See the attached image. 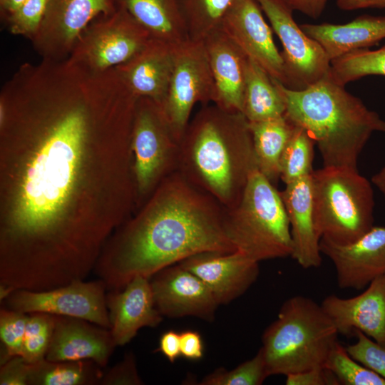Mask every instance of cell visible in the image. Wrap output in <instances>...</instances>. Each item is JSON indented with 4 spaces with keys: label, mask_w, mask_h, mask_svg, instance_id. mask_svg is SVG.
Returning <instances> with one entry per match:
<instances>
[{
    "label": "cell",
    "mask_w": 385,
    "mask_h": 385,
    "mask_svg": "<svg viewBox=\"0 0 385 385\" xmlns=\"http://www.w3.org/2000/svg\"><path fill=\"white\" fill-rule=\"evenodd\" d=\"M155 351L161 352L168 360L174 363L181 355L180 333L174 330L164 332L159 340V346Z\"/></svg>",
    "instance_id": "42"
},
{
    "label": "cell",
    "mask_w": 385,
    "mask_h": 385,
    "mask_svg": "<svg viewBox=\"0 0 385 385\" xmlns=\"http://www.w3.org/2000/svg\"><path fill=\"white\" fill-rule=\"evenodd\" d=\"M293 10L312 18L317 19L325 9L327 0H284Z\"/></svg>",
    "instance_id": "43"
},
{
    "label": "cell",
    "mask_w": 385,
    "mask_h": 385,
    "mask_svg": "<svg viewBox=\"0 0 385 385\" xmlns=\"http://www.w3.org/2000/svg\"><path fill=\"white\" fill-rule=\"evenodd\" d=\"M285 111L274 78L248 58L242 113L249 122H256L282 116Z\"/></svg>",
    "instance_id": "27"
},
{
    "label": "cell",
    "mask_w": 385,
    "mask_h": 385,
    "mask_svg": "<svg viewBox=\"0 0 385 385\" xmlns=\"http://www.w3.org/2000/svg\"><path fill=\"white\" fill-rule=\"evenodd\" d=\"M178 264L197 276L211 290L219 305L228 304L244 294L260 272L259 262L238 250L200 252Z\"/></svg>",
    "instance_id": "17"
},
{
    "label": "cell",
    "mask_w": 385,
    "mask_h": 385,
    "mask_svg": "<svg viewBox=\"0 0 385 385\" xmlns=\"http://www.w3.org/2000/svg\"><path fill=\"white\" fill-rule=\"evenodd\" d=\"M321 253L332 262L338 286L361 290L385 274V227L374 226L356 241L337 245L320 239Z\"/></svg>",
    "instance_id": "16"
},
{
    "label": "cell",
    "mask_w": 385,
    "mask_h": 385,
    "mask_svg": "<svg viewBox=\"0 0 385 385\" xmlns=\"http://www.w3.org/2000/svg\"><path fill=\"white\" fill-rule=\"evenodd\" d=\"M177 48L152 38L139 53L115 68L135 96L150 98L161 105L168 91Z\"/></svg>",
    "instance_id": "23"
},
{
    "label": "cell",
    "mask_w": 385,
    "mask_h": 385,
    "mask_svg": "<svg viewBox=\"0 0 385 385\" xmlns=\"http://www.w3.org/2000/svg\"><path fill=\"white\" fill-rule=\"evenodd\" d=\"M269 376L261 349L257 354L232 370L216 369L200 383L202 385H260Z\"/></svg>",
    "instance_id": "34"
},
{
    "label": "cell",
    "mask_w": 385,
    "mask_h": 385,
    "mask_svg": "<svg viewBox=\"0 0 385 385\" xmlns=\"http://www.w3.org/2000/svg\"><path fill=\"white\" fill-rule=\"evenodd\" d=\"M155 307L171 318L194 316L215 319L218 304L209 287L195 274L179 264L166 267L150 278Z\"/></svg>",
    "instance_id": "15"
},
{
    "label": "cell",
    "mask_w": 385,
    "mask_h": 385,
    "mask_svg": "<svg viewBox=\"0 0 385 385\" xmlns=\"http://www.w3.org/2000/svg\"><path fill=\"white\" fill-rule=\"evenodd\" d=\"M356 342L346 347L356 361L385 379V346L362 333H354Z\"/></svg>",
    "instance_id": "37"
},
{
    "label": "cell",
    "mask_w": 385,
    "mask_h": 385,
    "mask_svg": "<svg viewBox=\"0 0 385 385\" xmlns=\"http://www.w3.org/2000/svg\"><path fill=\"white\" fill-rule=\"evenodd\" d=\"M224 224L236 250L257 262L292 256L290 226L280 192L258 169L251 173L240 202L225 209Z\"/></svg>",
    "instance_id": "6"
},
{
    "label": "cell",
    "mask_w": 385,
    "mask_h": 385,
    "mask_svg": "<svg viewBox=\"0 0 385 385\" xmlns=\"http://www.w3.org/2000/svg\"><path fill=\"white\" fill-rule=\"evenodd\" d=\"M101 385H140L143 381L138 375L134 354L125 353L123 359L110 369L103 376Z\"/></svg>",
    "instance_id": "38"
},
{
    "label": "cell",
    "mask_w": 385,
    "mask_h": 385,
    "mask_svg": "<svg viewBox=\"0 0 385 385\" xmlns=\"http://www.w3.org/2000/svg\"><path fill=\"white\" fill-rule=\"evenodd\" d=\"M337 6L342 11L363 9H385V0H337Z\"/></svg>",
    "instance_id": "44"
},
{
    "label": "cell",
    "mask_w": 385,
    "mask_h": 385,
    "mask_svg": "<svg viewBox=\"0 0 385 385\" xmlns=\"http://www.w3.org/2000/svg\"><path fill=\"white\" fill-rule=\"evenodd\" d=\"M31 364L22 356H16L1 364V385H29Z\"/></svg>",
    "instance_id": "39"
},
{
    "label": "cell",
    "mask_w": 385,
    "mask_h": 385,
    "mask_svg": "<svg viewBox=\"0 0 385 385\" xmlns=\"http://www.w3.org/2000/svg\"><path fill=\"white\" fill-rule=\"evenodd\" d=\"M315 225L321 239L351 243L374 227V191L357 169L323 167L311 175Z\"/></svg>",
    "instance_id": "7"
},
{
    "label": "cell",
    "mask_w": 385,
    "mask_h": 385,
    "mask_svg": "<svg viewBox=\"0 0 385 385\" xmlns=\"http://www.w3.org/2000/svg\"><path fill=\"white\" fill-rule=\"evenodd\" d=\"M314 145L309 133L295 125L280 160V179L285 185L312 175Z\"/></svg>",
    "instance_id": "31"
},
{
    "label": "cell",
    "mask_w": 385,
    "mask_h": 385,
    "mask_svg": "<svg viewBox=\"0 0 385 385\" xmlns=\"http://www.w3.org/2000/svg\"><path fill=\"white\" fill-rule=\"evenodd\" d=\"M180 354L187 359L198 360L203 356L204 346L200 334L193 330L180 333Z\"/></svg>",
    "instance_id": "41"
},
{
    "label": "cell",
    "mask_w": 385,
    "mask_h": 385,
    "mask_svg": "<svg viewBox=\"0 0 385 385\" xmlns=\"http://www.w3.org/2000/svg\"><path fill=\"white\" fill-rule=\"evenodd\" d=\"M256 169L252 135L245 115L214 103L203 106L181 138L178 170L225 209H230L240 202Z\"/></svg>",
    "instance_id": "3"
},
{
    "label": "cell",
    "mask_w": 385,
    "mask_h": 385,
    "mask_svg": "<svg viewBox=\"0 0 385 385\" xmlns=\"http://www.w3.org/2000/svg\"><path fill=\"white\" fill-rule=\"evenodd\" d=\"M215 83L202 41L189 40L178 46L163 110L180 141L195 104L214 101Z\"/></svg>",
    "instance_id": "10"
},
{
    "label": "cell",
    "mask_w": 385,
    "mask_h": 385,
    "mask_svg": "<svg viewBox=\"0 0 385 385\" xmlns=\"http://www.w3.org/2000/svg\"><path fill=\"white\" fill-rule=\"evenodd\" d=\"M89 26L67 58L91 73H101L129 61L152 39L148 32L120 6Z\"/></svg>",
    "instance_id": "9"
},
{
    "label": "cell",
    "mask_w": 385,
    "mask_h": 385,
    "mask_svg": "<svg viewBox=\"0 0 385 385\" xmlns=\"http://www.w3.org/2000/svg\"><path fill=\"white\" fill-rule=\"evenodd\" d=\"M282 45L287 88H305L324 78L330 61L322 46L307 36L284 0H256ZM287 87V86H286Z\"/></svg>",
    "instance_id": "11"
},
{
    "label": "cell",
    "mask_w": 385,
    "mask_h": 385,
    "mask_svg": "<svg viewBox=\"0 0 385 385\" xmlns=\"http://www.w3.org/2000/svg\"><path fill=\"white\" fill-rule=\"evenodd\" d=\"M28 314L1 307L0 339L2 344L1 364L11 357L21 356Z\"/></svg>",
    "instance_id": "35"
},
{
    "label": "cell",
    "mask_w": 385,
    "mask_h": 385,
    "mask_svg": "<svg viewBox=\"0 0 385 385\" xmlns=\"http://www.w3.org/2000/svg\"><path fill=\"white\" fill-rule=\"evenodd\" d=\"M106 289L99 279L79 280L46 291L16 289L2 303L7 309L25 314L43 312L81 318L110 329Z\"/></svg>",
    "instance_id": "12"
},
{
    "label": "cell",
    "mask_w": 385,
    "mask_h": 385,
    "mask_svg": "<svg viewBox=\"0 0 385 385\" xmlns=\"http://www.w3.org/2000/svg\"><path fill=\"white\" fill-rule=\"evenodd\" d=\"M338 334L321 304L301 295L289 298L262 334L269 376L324 366Z\"/></svg>",
    "instance_id": "5"
},
{
    "label": "cell",
    "mask_w": 385,
    "mask_h": 385,
    "mask_svg": "<svg viewBox=\"0 0 385 385\" xmlns=\"http://www.w3.org/2000/svg\"><path fill=\"white\" fill-rule=\"evenodd\" d=\"M284 99V115L304 128L317 145L323 167L357 169L360 153L384 120L327 75L303 89L274 79Z\"/></svg>",
    "instance_id": "4"
},
{
    "label": "cell",
    "mask_w": 385,
    "mask_h": 385,
    "mask_svg": "<svg viewBox=\"0 0 385 385\" xmlns=\"http://www.w3.org/2000/svg\"><path fill=\"white\" fill-rule=\"evenodd\" d=\"M249 122V121H248ZM259 171L275 185L280 179V160L295 125L284 115L249 122Z\"/></svg>",
    "instance_id": "26"
},
{
    "label": "cell",
    "mask_w": 385,
    "mask_h": 385,
    "mask_svg": "<svg viewBox=\"0 0 385 385\" xmlns=\"http://www.w3.org/2000/svg\"><path fill=\"white\" fill-rule=\"evenodd\" d=\"M115 68L21 66L0 96V283L46 291L85 280L136 210L138 100Z\"/></svg>",
    "instance_id": "1"
},
{
    "label": "cell",
    "mask_w": 385,
    "mask_h": 385,
    "mask_svg": "<svg viewBox=\"0 0 385 385\" xmlns=\"http://www.w3.org/2000/svg\"><path fill=\"white\" fill-rule=\"evenodd\" d=\"M131 147L136 211L165 178L178 170L180 163V141L161 105L150 98L137 100Z\"/></svg>",
    "instance_id": "8"
},
{
    "label": "cell",
    "mask_w": 385,
    "mask_h": 385,
    "mask_svg": "<svg viewBox=\"0 0 385 385\" xmlns=\"http://www.w3.org/2000/svg\"><path fill=\"white\" fill-rule=\"evenodd\" d=\"M382 132L385 133V120ZM371 183L379 190L385 199V165L371 178Z\"/></svg>",
    "instance_id": "45"
},
{
    "label": "cell",
    "mask_w": 385,
    "mask_h": 385,
    "mask_svg": "<svg viewBox=\"0 0 385 385\" xmlns=\"http://www.w3.org/2000/svg\"><path fill=\"white\" fill-rule=\"evenodd\" d=\"M324 366L344 385H385V379L366 368L347 352L339 342L332 349Z\"/></svg>",
    "instance_id": "32"
},
{
    "label": "cell",
    "mask_w": 385,
    "mask_h": 385,
    "mask_svg": "<svg viewBox=\"0 0 385 385\" xmlns=\"http://www.w3.org/2000/svg\"><path fill=\"white\" fill-rule=\"evenodd\" d=\"M115 0H48L40 27L31 38L43 58H67L96 17L116 10Z\"/></svg>",
    "instance_id": "13"
},
{
    "label": "cell",
    "mask_w": 385,
    "mask_h": 385,
    "mask_svg": "<svg viewBox=\"0 0 385 385\" xmlns=\"http://www.w3.org/2000/svg\"><path fill=\"white\" fill-rule=\"evenodd\" d=\"M92 360L51 361L31 364L29 385L100 384L103 372Z\"/></svg>",
    "instance_id": "28"
},
{
    "label": "cell",
    "mask_w": 385,
    "mask_h": 385,
    "mask_svg": "<svg viewBox=\"0 0 385 385\" xmlns=\"http://www.w3.org/2000/svg\"><path fill=\"white\" fill-rule=\"evenodd\" d=\"M300 27L322 46L330 61L385 38V16L361 15L344 24H303Z\"/></svg>",
    "instance_id": "24"
},
{
    "label": "cell",
    "mask_w": 385,
    "mask_h": 385,
    "mask_svg": "<svg viewBox=\"0 0 385 385\" xmlns=\"http://www.w3.org/2000/svg\"><path fill=\"white\" fill-rule=\"evenodd\" d=\"M235 0H177L190 40L203 41L220 29Z\"/></svg>",
    "instance_id": "29"
},
{
    "label": "cell",
    "mask_w": 385,
    "mask_h": 385,
    "mask_svg": "<svg viewBox=\"0 0 385 385\" xmlns=\"http://www.w3.org/2000/svg\"><path fill=\"white\" fill-rule=\"evenodd\" d=\"M321 305L339 334L348 337L359 331L385 346V274L357 296L344 299L331 294Z\"/></svg>",
    "instance_id": "18"
},
{
    "label": "cell",
    "mask_w": 385,
    "mask_h": 385,
    "mask_svg": "<svg viewBox=\"0 0 385 385\" xmlns=\"http://www.w3.org/2000/svg\"><path fill=\"white\" fill-rule=\"evenodd\" d=\"M106 304L116 346L128 343L145 327H157L163 315L155 307L150 279L135 276L122 289L109 290Z\"/></svg>",
    "instance_id": "20"
},
{
    "label": "cell",
    "mask_w": 385,
    "mask_h": 385,
    "mask_svg": "<svg viewBox=\"0 0 385 385\" xmlns=\"http://www.w3.org/2000/svg\"><path fill=\"white\" fill-rule=\"evenodd\" d=\"M280 191L290 226L292 257L302 268H317L322 264L320 237L317 232L311 175L285 185Z\"/></svg>",
    "instance_id": "22"
},
{
    "label": "cell",
    "mask_w": 385,
    "mask_h": 385,
    "mask_svg": "<svg viewBox=\"0 0 385 385\" xmlns=\"http://www.w3.org/2000/svg\"><path fill=\"white\" fill-rule=\"evenodd\" d=\"M225 213L216 199L177 170L113 232L93 272L108 291L119 290L135 276L150 279L192 255L236 251L225 230Z\"/></svg>",
    "instance_id": "2"
},
{
    "label": "cell",
    "mask_w": 385,
    "mask_h": 385,
    "mask_svg": "<svg viewBox=\"0 0 385 385\" xmlns=\"http://www.w3.org/2000/svg\"><path fill=\"white\" fill-rule=\"evenodd\" d=\"M26 0H0L1 9L9 15L14 12Z\"/></svg>",
    "instance_id": "46"
},
{
    "label": "cell",
    "mask_w": 385,
    "mask_h": 385,
    "mask_svg": "<svg viewBox=\"0 0 385 385\" xmlns=\"http://www.w3.org/2000/svg\"><path fill=\"white\" fill-rule=\"evenodd\" d=\"M262 13L256 0H235L225 14L221 28L248 58L287 87L282 53Z\"/></svg>",
    "instance_id": "14"
},
{
    "label": "cell",
    "mask_w": 385,
    "mask_h": 385,
    "mask_svg": "<svg viewBox=\"0 0 385 385\" xmlns=\"http://www.w3.org/2000/svg\"><path fill=\"white\" fill-rule=\"evenodd\" d=\"M202 41L215 83L213 103L242 113L248 57L222 28Z\"/></svg>",
    "instance_id": "21"
},
{
    "label": "cell",
    "mask_w": 385,
    "mask_h": 385,
    "mask_svg": "<svg viewBox=\"0 0 385 385\" xmlns=\"http://www.w3.org/2000/svg\"><path fill=\"white\" fill-rule=\"evenodd\" d=\"M151 38L178 47L190 40L177 0H116Z\"/></svg>",
    "instance_id": "25"
},
{
    "label": "cell",
    "mask_w": 385,
    "mask_h": 385,
    "mask_svg": "<svg viewBox=\"0 0 385 385\" xmlns=\"http://www.w3.org/2000/svg\"><path fill=\"white\" fill-rule=\"evenodd\" d=\"M371 75L385 76V44L376 50H354L330 61L328 76L342 86Z\"/></svg>",
    "instance_id": "30"
},
{
    "label": "cell",
    "mask_w": 385,
    "mask_h": 385,
    "mask_svg": "<svg viewBox=\"0 0 385 385\" xmlns=\"http://www.w3.org/2000/svg\"><path fill=\"white\" fill-rule=\"evenodd\" d=\"M48 0H26L9 15V30L14 34L31 38L38 30L45 14Z\"/></svg>",
    "instance_id": "36"
},
{
    "label": "cell",
    "mask_w": 385,
    "mask_h": 385,
    "mask_svg": "<svg viewBox=\"0 0 385 385\" xmlns=\"http://www.w3.org/2000/svg\"><path fill=\"white\" fill-rule=\"evenodd\" d=\"M54 317L53 332L46 355V360H92L101 367L107 365L117 346L110 329L81 318Z\"/></svg>",
    "instance_id": "19"
},
{
    "label": "cell",
    "mask_w": 385,
    "mask_h": 385,
    "mask_svg": "<svg viewBox=\"0 0 385 385\" xmlns=\"http://www.w3.org/2000/svg\"><path fill=\"white\" fill-rule=\"evenodd\" d=\"M287 385H339L335 375L325 366L286 375Z\"/></svg>",
    "instance_id": "40"
},
{
    "label": "cell",
    "mask_w": 385,
    "mask_h": 385,
    "mask_svg": "<svg viewBox=\"0 0 385 385\" xmlns=\"http://www.w3.org/2000/svg\"><path fill=\"white\" fill-rule=\"evenodd\" d=\"M53 314L33 312L28 314L21 356L29 364L46 359L54 327Z\"/></svg>",
    "instance_id": "33"
}]
</instances>
